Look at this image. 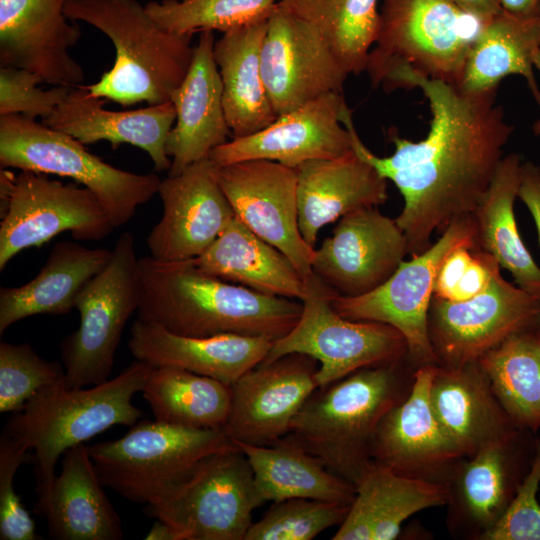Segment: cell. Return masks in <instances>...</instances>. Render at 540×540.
Masks as SVG:
<instances>
[{
    "instance_id": "cell-11",
    "label": "cell",
    "mask_w": 540,
    "mask_h": 540,
    "mask_svg": "<svg viewBox=\"0 0 540 540\" xmlns=\"http://www.w3.org/2000/svg\"><path fill=\"white\" fill-rule=\"evenodd\" d=\"M0 270L19 252L40 247L69 231L76 240H101L115 228L86 187L63 184L44 174L0 173Z\"/></svg>"
},
{
    "instance_id": "cell-13",
    "label": "cell",
    "mask_w": 540,
    "mask_h": 540,
    "mask_svg": "<svg viewBox=\"0 0 540 540\" xmlns=\"http://www.w3.org/2000/svg\"><path fill=\"white\" fill-rule=\"evenodd\" d=\"M472 214L459 218L422 253L403 261L378 288L356 297L332 293L331 305L342 317L392 326L405 338L407 358L416 367L437 364L428 334V314L442 261L460 245L475 246Z\"/></svg>"
},
{
    "instance_id": "cell-17",
    "label": "cell",
    "mask_w": 540,
    "mask_h": 540,
    "mask_svg": "<svg viewBox=\"0 0 540 540\" xmlns=\"http://www.w3.org/2000/svg\"><path fill=\"white\" fill-rule=\"evenodd\" d=\"M260 60L277 116L342 92L348 76L321 34L279 3L268 16Z\"/></svg>"
},
{
    "instance_id": "cell-2",
    "label": "cell",
    "mask_w": 540,
    "mask_h": 540,
    "mask_svg": "<svg viewBox=\"0 0 540 540\" xmlns=\"http://www.w3.org/2000/svg\"><path fill=\"white\" fill-rule=\"evenodd\" d=\"M138 319L189 337L223 334L263 336L273 341L299 321L302 301L269 296L222 280L193 259L139 258Z\"/></svg>"
},
{
    "instance_id": "cell-8",
    "label": "cell",
    "mask_w": 540,
    "mask_h": 540,
    "mask_svg": "<svg viewBox=\"0 0 540 540\" xmlns=\"http://www.w3.org/2000/svg\"><path fill=\"white\" fill-rule=\"evenodd\" d=\"M0 165L74 180L95 194L115 228L158 194L161 183L155 173L116 168L74 137L18 114L0 115Z\"/></svg>"
},
{
    "instance_id": "cell-30",
    "label": "cell",
    "mask_w": 540,
    "mask_h": 540,
    "mask_svg": "<svg viewBox=\"0 0 540 540\" xmlns=\"http://www.w3.org/2000/svg\"><path fill=\"white\" fill-rule=\"evenodd\" d=\"M446 485L396 474L373 465L356 485L348 514L333 540H393L413 514L445 506Z\"/></svg>"
},
{
    "instance_id": "cell-10",
    "label": "cell",
    "mask_w": 540,
    "mask_h": 540,
    "mask_svg": "<svg viewBox=\"0 0 540 540\" xmlns=\"http://www.w3.org/2000/svg\"><path fill=\"white\" fill-rule=\"evenodd\" d=\"M251 465L239 449L214 453L145 513L166 523L176 540H244L264 504Z\"/></svg>"
},
{
    "instance_id": "cell-39",
    "label": "cell",
    "mask_w": 540,
    "mask_h": 540,
    "mask_svg": "<svg viewBox=\"0 0 540 540\" xmlns=\"http://www.w3.org/2000/svg\"><path fill=\"white\" fill-rule=\"evenodd\" d=\"M380 0H279L323 37L344 71H365L377 39Z\"/></svg>"
},
{
    "instance_id": "cell-31",
    "label": "cell",
    "mask_w": 540,
    "mask_h": 540,
    "mask_svg": "<svg viewBox=\"0 0 540 540\" xmlns=\"http://www.w3.org/2000/svg\"><path fill=\"white\" fill-rule=\"evenodd\" d=\"M112 254L105 248L57 242L31 281L0 288V334L26 317L69 313L82 289L108 265Z\"/></svg>"
},
{
    "instance_id": "cell-23",
    "label": "cell",
    "mask_w": 540,
    "mask_h": 540,
    "mask_svg": "<svg viewBox=\"0 0 540 540\" xmlns=\"http://www.w3.org/2000/svg\"><path fill=\"white\" fill-rule=\"evenodd\" d=\"M69 0H0V66L27 70L42 83L82 85L84 69L70 55L81 37L65 14Z\"/></svg>"
},
{
    "instance_id": "cell-25",
    "label": "cell",
    "mask_w": 540,
    "mask_h": 540,
    "mask_svg": "<svg viewBox=\"0 0 540 540\" xmlns=\"http://www.w3.org/2000/svg\"><path fill=\"white\" fill-rule=\"evenodd\" d=\"M104 104V98L92 95L82 84L70 88L43 123L84 145L107 141L114 149L123 143L136 146L150 156L155 171L169 170L171 160L165 144L176 120L173 103L127 111L106 110Z\"/></svg>"
},
{
    "instance_id": "cell-42",
    "label": "cell",
    "mask_w": 540,
    "mask_h": 540,
    "mask_svg": "<svg viewBox=\"0 0 540 540\" xmlns=\"http://www.w3.org/2000/svg\"><path fill=\"white\" fill-rule=\"evenodd\" d=\"M65 378L63 365L41 358L28 343L0 342V412L15 413L43 388Z\"/></svg>"
},
{
    "instance_id": "cell-7",
    "label": "cell",
    "mask_w": 540,
    "mask_h": 540,
    "mask_svg": "<svg viewBox=\"0 0 540 540\" xmlns=\"http://www.w3.org/2000/svg\"><path fill=\"white\" fill-rule=\"evenodd\" d=\"M238 448L224 429H193L141 420L119 439L88 446L105 487L152 504L184 481L206 457Z\"/></svg>"
},
{
    "instance_id": "cell-22",
    "label": "cell",
    "mask_w": 540,
    "mask_h": 540,
    "mask_svg": "<svg viewBox=\"0 0 540 540\" xmlns=\"http://www.w3.org/2000/svg\"><path fill=\"white\" fill-rule=\"evenodd\" d=\"M215 169L207 158L161 180L162 216L146 239L151 257L164 261L196 258L233 219Z\"/></svg>"
},
{
    "instance_id": "cell-46",
    "label": "cell",
    "mask_w": 540,
    "mask_h": 540,
    "mask_svg": "<svg viewBox=\"0 0 540 540\" xmlns=\"http://www.w3.org/2000/svg\"><path fill=\"white\" fill-rule=\"evenodd\" d=\"M540 437L531 467L499 520L482 540H540Z\"/></svg>"
},
{
    "instance_id": "cell-35",
    "label": "cell",
    "mask_w": 540,
    "mask_h": 540,
    "mask_svg": "<svg viewBox=\"0 0 540 540\" xmlns=\"http://www.w3.org/2000/svg\"><path fill=\"white\" fill-rule=\"evenodd\" d=\"M522 163L517 153L505 155L500 161L472 213L475 247L490 254L501 269L511 274L518 287L540 298V267L520 236L514 213Z\"/></svg>"
},
{
    "instance_id": "cell-40",
    "label": "cell",
    "mask_w": 540,
    "mask_h": 540,
    "mask_svg": "<svg viewBox=\"0 0 540 540\" xmlns=\"http://www.w3.org/2000/svg\"><path fill=\"white\" fill-rule=\"evenodd\" d=\"M279 0H161L145 7L163 28L178 34L226 32L266 19Z\"/></svg>"
},
{
    "instance_id": "cell-37",
    "label": "cell",
    "mask_w": 540,
    "mask_h": 540,
    "mask_svg": "<svg viewBox=\"0 0 540 540\" xmlns=\"http://www.w3.org/2000/svg\"><path fill=\"white\" fill-rule=\"evenodd\" d=\"M155 420L193 429L224 428L231 385L184 369L153 368L141 391Z\"/></svg>"
},
{
    "instance_id": "cell-26",
    "label": "cell",
    "mask_w": 540,
    "mask_h": 540,
    "mask_svg": "<svg viewBox=\"0 0 540 540\" xmlns=\"http://www.w3.org/2000/svg\"><path fill=\"white\" fill-rule=\"evenodd\" d=\"M84 443L68 448L49 487L37 494L34 512L57 540H120L121 519L112 506Z\"/></svg>"
},
{
    "instance_id": "cell-4",
    "label": "cell",
    "mask_w": 540,
    "mask_h": 540,
    "mask_svg": "<svg viewBox=\"0 0 540 540\" xmlns=\"http://www.w3.org/2000/svg\"><path fill=\"white\" fill-rule=\"evenodd\" d=\"M65 14L95 27L115 47L111 69L86 85L92 95L122 106L170 101L192 61V34L163 28L137 0H69Z\"/></svg>"
},
{
    "instance_id": "cell-20",
    "label": "cell",
    "mask_w": 540,
    "mask_h": 540,
    "mask_svg": "<svg viewBox=\"0 0 540 540\" xmlns=\"http://www.w3.org/2000/svg\"><path fill=\"white\" fill-rule=\"evenodd\" d=\"M347 108L342 92L328 93L279 115L254 134L230 139L213 149L209 159L216 166L262 159L296 169L344 155L353 150L351 133L342 122Z\"/></svg>"
},
{
    "instance_id": "cell-16",
    "label": "cell",
    "mask_w": 540,
    "mask_h": 540,
    "mask_svg": "<svg viewBox=\"0 0 540 540\" xmlns=\"http://www.w3.org/2000/svg\"><path fill=\"white\" fill-rule=\"evenodd\" d=\"M215 175L235 217L285 254L307 281L315 248L299 229L296 170L255 159L216 166Z\"/></svg>"
},
{
    "instance_id": "cell-27",
    "label": "cell",
    "mask_w": 540,
    "mask_h": 540,
    "mask_svg": "<svg viewBox=\"0 0 540 540\" xmlns=\"http://www.w3.org/2000/svg\"><path fill=\"white\" fill-rule=\"evenodd\" d=\"M273 342L237 334L182 336L137 319L130 328L128 347L136 360L153 368L176 367L232 385L266 358Z\"/></svg>"
},
{
    "instance_id": "cell-50",
    "label": "cell",
    "mask_w": 540,
    "mask_h": 540,
    "mask_svg": "<svg viewBox=\"0 0 540 540\" xmlns=\"http://www.w3.org/2000/svg\"><path fill=\"white\" fill-rule=\"evenodd\" d=\"M146 540H176L173 530L164 522L155 519L154 524L145 536Z\"/></svg>"
},
{
    "instance_id": "cell-5",
    "label": "cell",
    "mask_w": 540,
    "mask_h": 540,
    "mask_svg": "<svg viewBox=\"0 0 540 540\" xmlns=\"http://www.w3.org/2000/svg\"><path fill=\"white\" fill-rule=\"evenodd\" d=\"M153 367L135 360L106 382L68 388L65 378L40 390L11 416L3 431L32 450L36 493L53 481L58 459L70 447L84 443L115 425L132 426L142 411L133 405Z\"/></svg>"
},
{
    "instance_id": "cell-48",
    "label": "cell",
    "mask_w": 540,
    "mask_h": 540,
    "mask_svg": "<svg viewBox=\"0 0 540 540\" xmlns=\"http://www.w3.org/2000/svg\"><path fill=\"white\" fill-rule=\"evenodd\" d=\"M464 12L486 22L503 9L498 0H453Z\"/></svg>"
},
{
    "instance_id": "cell-52",
    "label": "cell",
    "mask_w": 540,
    "mask_h": 540,
    "mask_svg": "<svg viewBox=\"0 0 540 540\" xmlns=\"http://www.w3.org/2000/svg\"><path fill=\"white\" fill-rule=\"evenodd\" d=\"M538 435H539V437H540V431H539Z\"/></svg>"
},
{
    "instance_id": "cell-34",
    "label": "cell",
    "mask_w": 540,
    "mask_h": 540,
    "mask_svg": "<svg viewBox=\"0 0 540 540\" xmlns=\"http://www.w3.org/2000/svg\"><path fill=\"white\" fill-rule=\"evenodd\" d=\"M267 19L223 32L214 44L232 138L254 134L278 117L261 71L260 53Z\"/></svg>"
},
{
    "instance_id": "cell-43",
    "label": "cell",
    "mask_w": 540,
    "mask_h": 540,
    "mask_svg": "<svg viewBox=\"0 0 540 540\" xmlns=\"http://www.w3.org/2000/svg\"><path fill=\"white\" fill-rule=\"evenodd\" d=\"M498 268L499 264L490 254L475 246L460 245L442 261L433 297L451 302L468 300L488 287Z\"/></svg>"
},
{
    "instance_id": "cell-44",
    "label": "cell",
    "mask_w": 540,
    "mask_h": 540,
    "mask_svg": "<svg viewBox=\"0 0 540 540\" xmlns=\"http://www.w3.org/2000/svg\"><path fill=\"white\" fill-rule=\"evenodd\" d=\"M28 450L5 431L0 438V539L40 540L35 523L14 487V476L30 458Z\"/></svg>"
},
{
    "instance_id": "cell-36",
    "label": "cell",
    "mask_w": 540,
    "mask_h": 540,
    "mask_svg": "<svg viewBox=\"0 0 540 540\" xmlns=\"http://www.w3.org/2000/svg\"><path fill=\"white\" fill-rule=\"evenodd\" d=\"M248 459L264 501L306 498L351 505L356 486L328 469L291 435L270 446L235 443Z\"/></svg>"
},
{
    "instance_id": "cell-45",
    "label": "cell",
    "mask_w": 540,
    "mask_h": 540,
    "mask_svg": "<svg viewBox=\"0 0 540 540\" xmlns=\"http://www.w3.org/2000/svg\"><path fill=\"white\" fill-rule=\"evenodd\" d=\"M40 83L41 79L27 70L1 67L0 115L18 114L35 120L48 118L70 88L55 86L43 90L37 87Z\"/></svg>"
},
{
    "instance_id": "cell-9",
    "label": "cell",
    "mask_w": 540,
    "mask_h": 540,
    "mask_svg": "<svg viewBox=\"0 0 540 540\" xmlns=\"http://www.w3.org/2000/svg\"><path fill=\"white\" fill-rule=\"evenodd\" d=\"M112 252L108 265L77 297L78 329L60 343L65 383L71 389L109 379L123 330L139 307V259L133 235L120 234Z\"/></svg>"
},
{
    "instance_id": "cell-33",
    "label": "cell",
    "mask_w": 540,
    "mask_h": 540,
    "mask_svg": "<svg viewBox=\"0 0 540 540\" xmlns=\"http://www.w3.org/2000/svg\"><path fill=\"white\" fill-rule=\"evenodd\" d=\"M194 262L202 271L258 293L302 301L307 281L279 249L235 216Z\"/></svg>"
},
{
    "instance_id": "cell-6",
    "label": "cell",
    "mask_w": 540,
    "mask_h": 540,
    "mask_svg": "<svg viewBox=\"0 0 540 540\" xmlns=\"http://www.w3.org/2000/svg\"><path fill=\"white\" fill-rule=\"evenodd\" d=\"M365 71L372 84L402 88L410 76L458 85L482 23L453 0H382Z\"/></svg>"
},
{
    "instance_id": "cell-3",
    "label": "cell",
    "mask_w": 540,
    "mask_h": 540,
    "mask_svg": "<svg viewBox=\"0 0 540 540\" xmlns=\"http://www.w3.org/2000/svg\"><path fill=\"white\" fill-rule=\"evenodd\" d=\"M416 369L406 357L318 387L288 434L356 486L373 465L372 444L381 420L407 396Z\"/></svg>"
},
{
    "instance_id": "cell-24",
    "label": "cell",
    "mask_w": 540,
    "mask_h": 540,
    "mask_svg": "<svg viewBox=\"0 0 540 540\" xmlns=\"http://www.w3.org/2000/svg\"><path fill=\"white\" fill-rule=\"evenodd\" d=\"M214 44L213 31L200 32L189 69L171 94L176 120L165 144L171 160L170 176L209 158L213 149L232 136L223 105Z\"/></svg>"
},
{
    "instance_id": "cell-12",
    "label": "cell",
    "mask_w": 540,
    "mask_h": 540,
    "mask_svg": "<svg viewBox=\"0 0 540 540\" xmlns=\"http://www.w3.org/2000/svg\"><path fill=\"white\" fill-rule=\"evenodd\" d=\"M333 291L315 274L307 279L303 310L295 327L275 340L262 362L290 353H302L319 362V387L360 369L407 357L404 336L390 325L350 320L331 305Z\"/></svg>"
},
{
    "instance_id": "cell-21",
    "label": "cell",
    "mask_w": 540,
    "mask_h": 540,
    "mask_svg": "<svg viewBox=\"0 0 540 540\" xmlns=\"http://www.w3.org/2000/svg\"><path fill=\"white\" fill-rule=\"evenodd\" d=\"M415 370L407 396L381 420L372 444V460L396 474L446 485L465 457L439 424L430 401L434 366Z\"/></svg>"
},
{
    "instance_id": "cell-15",
    "label": "cell",
    "mask_w": 540,
    "mask_h": 540,
    "mask_svg": "<svg viewBox=\"0 0 540 540\" xmlns=\"http://www.w3.org/2000/svg\"><path fill=\"white\" fill-rule=\"evenodd\" d=\"M537 434L513 436L463 457L447 483L446 526L454 537L482 540L503 515L528 473Z\"/></svg>"
},
{
    "instance_id": "cell-1",
    "label": "cell",
    "mask_w": 540,
    "mask_h": 540,
    "mask_svg": "<svg viewBox=\"0 0 540 540\" xmlns=\"http://www.w3.org/2000/svg\"><path fill=\"white\" fill-rule=\"evenodd\" d=\"M421 89L431 112L425 138L411 141L391 135L394 152L380 157L361 141L348 108L342 122L353 149L403 197L395 218L408 253L418 255L455 220L471 215L488 189L514 131L496 105L495 95L471 96L455 85L422 76L408 77L402 88Z\"/></svg>"
},
{
    "instance_id": "cell-49",
    "label": "cell",
    "mask_w": 540,
    "mask_h": 540,
    "mask_svg": "<svg viewBox=\"0 0 540 540\" xmlns=\"http://www.w3.org/2000/svg\"><path fill=\"white\" fill-rule=\"evenodd\" d=\"M502 9L523 18H540V0H498Z\"/></svg>"
},
{
    "instance_id": "cell-29",
    "label": "cell",
    "mask_w": 540,
    "mask_h": 540,
    "mask_svg": "<svg viewBox=\"0 0 540 540\" xmlns=\"http://www.w3.org/2000/svg\"><path fill=\"white\" fill-rule=\"evenodd\" d=\"M430 401L439 424L465 457L521 430L477 362L450 368L435 365Z\"/></svg>"
},
{
    "instance_id": "cell-38",
    "label": "cell",
    "mask_w": 540,
    "mask_h": 540,
    "mask_svg": "<svg viewBox=\"0 0 540 540\" xmlns=\"http://www.w3.org/2000/svg\"><path fill=\"white\" fill-rule=\"evenodd\" d=\"M515 425L540 431V326L517 332L476 361Z\"/></svg>"
},
{
    "instance_id": "cell-19",
    "label": "cell",
    "mask_w": 540,
    "mask_h": 540,
    "mask_svg": "<svg viewBox=\"0 0 540 540\" xmlns=\"http://www.w3.org/2000/svg\"><path fill=\"white\" fill-rule=\"evenodd\" d=\"M407 254L408 243L396 220L377 207H366L339 219L315 249L312 272L334 293L356 297L388 280Z\"/></svg>"
},
{
    "instance_id": "cell-47",
    "label": "cell",
    "mask_w": 540,
    "mask_h": 540,
    "mask_svg": "<svg viewBox=\"0 0 540 540\" xmlns=\"http://www.w3.org/2000/svg\"><path fill=\"white\" fill-rule=\"evenodd\" d=\"M518 198L533 218L540 245V166L531 161L522 163Z\"/></svg>"
},
{
    "instance_id": "cell-41",
    "label": "cell",
    "mask_w": 540,
    "mask_h": 540,
    "mask_svg": "<svg viewBox=\"0 0 540 540\" xmlns=\"http://www.w3.org/2000/svg\"><path fill=\"white\" fill-rule=\"evenodd\" d=\"M350 505L306 498L278 502L251 524L244 540H311L324 530L339 526Z\"/></svg>"
},
{
    "instance_id": "cell-14",
    "label": "cell",
    "mask_w": 540,
    "mask_h": 540,
    "mask_svg": "<svg viewBox=\"0 0 540 540\" xmlns=\"http://www.w3.org/2000/svg\"><path fill=\"white\" fill-rule=\"evenodd\" d=\"M540 326V298L503 278L498 268L488 287L464 301L432 298L429 340L437 365L476 362L513 334Z\"/></svg>"
},
{
    "instance_id": "cell-28",
    "label": "cell",
    "mask_w": 540,
    "mask_h": 540,
    "mask_svg": "<svg viewBox=\"0 0 540 540\" xmlns=\"http://www.w3.org/2000/svg\"><path fill=\"white\" fill-rule=\"evenodd\" d=\"M299 229L315 248L320 229L344 215L388 199L387 180L354 149L296 169Z\"/></svg>"
},
{
    "instance_id": "cell-32",
    "label": "cell",
    "mask_w": 540,
    "mask_h": 540,
    "mask_svg": "<svg viewBox=\"0 0 540 540\" xmlns=\"http://www.w3.org/2000/svg\"><path fill=\"white\" fill-rule=\"evenodd\" d=\"M540 51V18H523L502 10L482 23L466 56L458 85L471 96L497 92L502 79L522 76L540 107V90L534 74Z\"/></svg>"
},
{
    "instance_id": "cell-18",
    "label": "cell",
    "mask_w": 540,
    "mask_h": 540,
    "mask_svg": "<svg viewBox=\"0 0 540 540\" xmlns=\"http://www.w3.org/2000/svg\"><path fill=\"white\" fill-rule=\"evenodd\" d=\"M319 362L290 353L261 362L231 385L224 431L234 443L270 446L285 437L308 397L319 387Z\"/></svg>"
},
{
    "instance_id": "cell-51",
    "label": "cell",
    "mask_w": 540,
    "mask_h": 540,
    "mask_svg": "<svg viewBox=\"0 0 540 540\" xmlns=\"http://www.w3.org/2000/svg\"><path fill=\"white\" fill-rule=\"evenodd\" d=\"M535 69L540 72V51L535 60ZM532 129H533L534 134L540 138V119L534 122Z\"/></svg>"
}]
</instances>
